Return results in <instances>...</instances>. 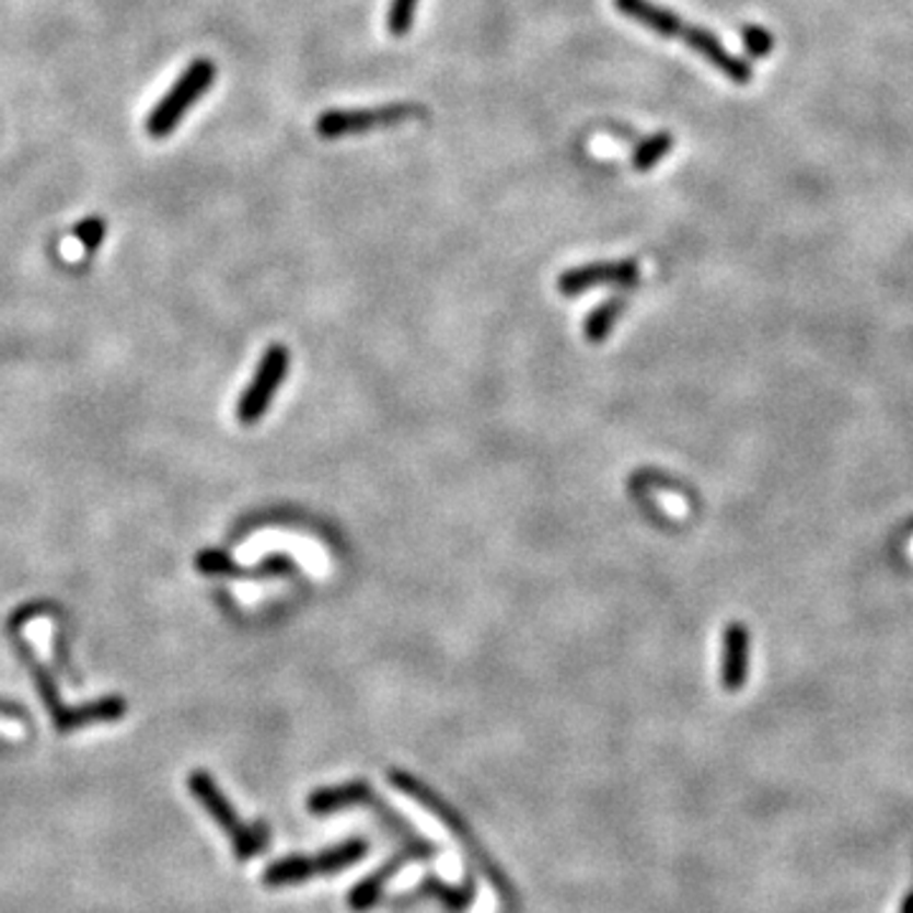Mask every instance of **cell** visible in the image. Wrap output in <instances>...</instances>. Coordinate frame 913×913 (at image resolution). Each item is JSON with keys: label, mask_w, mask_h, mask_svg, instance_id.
Here are the masks:
<instances>
[{"label": "cell", "mask_w": 913, "mask_h": 913, "mask_svg": "<svg viewBox=\"0 0 913 913\" xmlns=\"http://www.w3.org/2000/svg\"><path fill=\"white\" fill-rule=\"evenodd\" d=\"M196 566L201 574H211V576H250V571H244L242 566H236L234 560H231L227 554H221V551H204V554L196 558Z\"/></svg>", "instance_id": "18"}, {"label": "cell", "mask_w": 913, "mask_h": 913, "mask_svg": "<svg viewBox=\"0 0 913 913\" xmlns=\"http://www.w3.org/2000/svg\"><path fill=\"white\" fill-rule=\"evenodd\" d=\"M371 851V843L363 837H350L346 843H338L327 851H320L317 855H287L271 865H267L262 872V886L267 888H285L308 883V880L338 876L340 870L360 863Z\"/></svg>", "instance_id": "3"}, {"label": "cell", "mask_w": 913, "mask_h": 913, "mask_svg": "<svg viewBox=\"0 0 913 913\" xmlns=\"http://www.w3.org/2000/svg\"><path fill=\"white\" fill-rule=\"evenodd\" d=\"M639 277V262L637 259H620V262H594L583 264V267L568 269L558 277V292L564 298H576V294L597 290V287H629Z\"/></svg>", "instance_id": "7"}, {"label": "cell", "mask_w": 913, "mask_h": 913, "mask_svg": "<svg viewBox=\"0 0 913 913\" xmlns=\"http://www.w3.org/2000/svg\"><path fill=\"white\" fill-rule=\"evenodd\" d=\"M404 865H408L406 858H402V855L396 853L394 858H389L386 863L379 865V868H375L371 872V876L363 878V880H358V883L354 888H350V893H348V906L354 909V911H358V913L373 909L375 903L381 901L383 891H386L389 880L394 878L396 872L404 868Z\"/></svg>", "instance_id": "13"}, {"label": "cell", "mask_w": 913, "mask_h": 913, "mask_svg": "<svg viewBox=\"0 0 913 913\" xmlns=\"http://www.w3.org/2000/svg\"><path fill=\"white\" fill-rule=\"evenodd\" d=\"M624 312V298H609L583 320V338L589 343H604L614 331V323Z\"/></svg>", "instance_id": "15"}, {"label": "cell", "mask_w": 913, "mask_h": 913, "mask_svg": "<svg viewBox=\"0 0 913 913\" xmlns=\"http://www.w3.org/2000/svg\"><path fill=\"white\" fill-rule=\"evenodd\" d=\"M751 637L743 622H728L724 629V652H720V683L728 693H739L749 678Z\"/></svg>", "instance_id": "9"}, {"label": "cell", "mask_w": 913, "mask_h": 913, "mask_svg": "<svg viewBox=\"0 0 913 913\" xmlns=\"http://www.w3.org/2000/svg\"><path fill=\"white\" fill-rule=\"evenodd\" d=\"M614 8L639 26L655 31L658 36L685 38L687 34V23L678 13L652 3V0H614Z\"/></svg>", "instance_id": "10"}, {"label": "cell", "mask_w": 913, "mask_h": 913, "mask_svg": "<svg viewBox=\"0 0 913 913\" xmlns=\"http://www.w3.org/2000/svg\"><path fill=\"white\" fill-rule=\"evenodd\" d=\"M77 236L82 239V244H86V246H97L100 239L104 236V223L102 221H86L77 229Z\"/></svg>", "instance_id": "20"}, {"label": "cell", "mask_w": 913, "mask_h": 913, "mask_svg": "<svg viewBox=\"0 0 913 913\" xmlns=\"http://www.w3.org/2000/svg\"><path fill=\"white\" fill-rule=\"evenodd\" d=\"M903 913H913V893L909 895L906 903H903Z\"/></svg>", "instance_id": "21"}, {"label": "cell", "mask_w": 913, "mask_h": 913, "mask_svg": "<svg viewBox=\"0 0 913 913\" xmlns=\"http://www.w3.org/2000/svg\"><path fill=\"white\" fill-rule=\"evenodd\" d=\"M416 5H419V0H391L386 15V26L391 36H406L408 31H412Z\"/></svg>", "instance_id": "17"}, {"label": "cell", "mask_w": 913, "mask_h": 913, "mask_svg": "<svg viewBox=\"0 0 913 913\" xmlns=\"http://www.w3.org/2000/svg\"><path fill=\"white\" fill-rule=\"evenodd\" d=\"M188 791L194 795L198 805L204 807L208 817L219 824L223 835L229 837L231 853L239 863H250L256 855H262L271 843V830L267 822H242L234 810V805L229 802V797L219 789V784L213 782V776L206 772V768H194L188 774Z\"/></svg>", "instance_id": "2"}, {"label": "cell", "mask_w": 913, "mask_h": 913, "mask_svg": "<svg viewBox=\"0 0 913 913\" xmlns=\"http://www.w3.org/2000/svg\"><path fill=\"white\" fill-rule=\"evenodd\" d=\"M672 146H675V138H672L670 132L650 135V138H645L635 148V152H632V167H635L637 173L652 171V167L672 150Z\"/></svg>", "instance_id": "16"}, {"label": "cell", "mask_w": 913, "mask_h": 913, "mask_svg": "<svg viewBox=\"0 0 913 913\" xmlns=\"http://www.w3.org/2000/svg\"><path fill=\"white\" fill-rule=\"evenodd\" d=\"M304 805H308L310 814L315 817L335 814L350 810V807H366V810L381 822V828L396 840L398 855H404L408 863H429L439 858V847L431 843V840L421 837L419 832L412 828V822L404 820L389 802H383L379 791L363 779L338 784V787H320L310 791Z\"/></svg>", "instance_id": "1"}, {"label": "cell", "mask_w": 913, "mask_h": 913, "mask_svg": "<svg viewBox=\"0 0 913 913\" xmlns=\"http://www.w3.org/2000/svg\"><path fill=\"white\" fill-rule=\"evenodd\" d=\"M743 46H747V51L751 56H764L772 51V36L766 34L764 28H756V26H747L743 28Z\"/></svg>", "instance_id": "19"}, {"label": "cell", "mask_w": 913, "mask_h": 913, "mask_svg": "<svg viewBox=\"0 0 913 913\" xmlns=\"http://www.w3.org/2000/svg\"><path fill=\"white\" fill-rule=\"evenodd\" d=\"M290 373V350H287L282 343H275L264 350V356L256 366L254 379L242 396H239L236 404V419L244 424V427H252L262 419L264 414L269 412L271 398L277 396L279 386Z\"/></svg>", "instance_id": "5"}, {"label": "cell", "mask_w": 913, "mask_h": 913, "mask_svg": "<svg viewBox=\"0 0 913 913\" xmlns=\"http://www.w3.org/2000/svg\"><path fill=\"white\" fill-rule=\"evenodd\" d=\"M475 895H477V886L472 878H467L460 886H450V883H444V880H439L437 876H427L419 886L414 888L408 899H402V903L406 901L412 903L416 899H435L450 913H464L472 906V903H475Z\"/></svg>", "instance_id": "12"}, {"label": "cell", "mask_w": 913, "mask_h": 913, "mask_svg": "<svg viewBox=\"0 0 913 913\" xmlns=\"http://www.w3.org/2000/svg\"><path fill=\"white\" fill-rule=\"evenodd\" d=\"M389 782L394 784V787L402 791V795H406V797H412L416 805H421V807H427V810L437 817L439 822H444L447 828L452 830V835L460 840V843L467 847L470 845V853H472V860H475V865L479 870L485 872L487 878L493 880V886L498 888L500 891V895L502 899H506V895H510V880L508 878H502L500 876V868L498 865H495L490 858H487V855L483 853V847H479V843L475 840V835H472V830H470V824L462 820L460 814H457L450 805L444 802L442 797L437 795L435 789H429L427 784L424 782H419L416 779V776H412L408 772H402V768H391L389 772Z\"/></svg>", "instance_id": "4"}, {"label": "cell", "mask_w": 913, "mask_h": 913, "mask_svg": "<svg viewBox=\"0 0 913 913\" xmlns=\"http://www.w3.org/2000/svg\"><path fill=\"white\" fill-rule=\"evenodd\" d=\"M216 77V69L211 61L206 59H198L194 67L188 69V74L181 79L178 86L171 92V97H167L163 104H160V109L152 115L150 119V132L155 135H165L173 130V125L178 123V117L186 112L198 94H204L208 86H211Z\"/></svg>", "instance_id": "8"}, {"label": "cell", "mask_w": 913, "mask_h": 913, "mask_svg": "<svg viewBox=\"0 0 913 913\" xmlns=\"http://www.w3.org/2000/svg\"><path fill=\"white\" fill-rule=\"evenodd\" d=\"M127 703L119 695H107V698L84 703V706L67 708V713L56 720V731L59 733H71L77 728L92 726V724H112V720L125 718Z\"/></svg>", "instance_id": "11"}, {"label": "cell", "mask_w": 913, "mask_h": 913, "mask_svg": "<svg viewBox=\"0 0 913 913\" xmlns=\"http://www.w3.org/2000/svg\"><path fill=\"white\" fill-rule=\"evenodd\" d=\"M15 647H19V655L23 658V662L28 664L31 678H34V683H36V687H38V695H42L44 706H46V710L51 713V720L56 724V720H59V718L63 716V713H67V706H63V703H61L59 687H56L54 678H51V672L46 670L44 664L34 658V652H31L26 645H23V643H15Z\"/></svg>", "instance_id": "14"}, {"label": "cell", "mask_w": 913, "mask_h": 913, "mask_svg": "<svg viewBox=\"0 0 913 913\" xmlns=\"http://www.w3.org/2000/svg\"><path fill=\"white\" fill-rule=\"evenodd\" d=\"M421 115L419 107L414 104H386V107H371V109H331L317 117L315 130L320 138L335 140L346 138V135L373 132L381 127H396L404 125L408 117Z\"/></svg>", "instance_id": "6"}]
</instances>
